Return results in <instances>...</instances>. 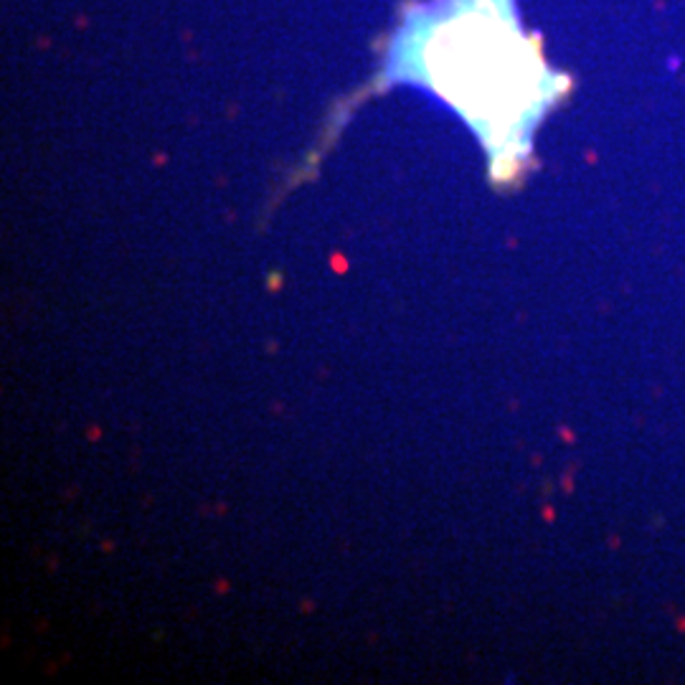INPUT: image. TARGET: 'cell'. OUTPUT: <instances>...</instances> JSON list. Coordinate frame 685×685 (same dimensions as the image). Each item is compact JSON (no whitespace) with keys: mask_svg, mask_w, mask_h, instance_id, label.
<instances>
[{"mask_svg":"<svg viewBox=\"0 0 685 685\" xmlns=\"http://www.w3.org/2000/svg\"><path fill=\"white\" fill-rule=\"evenodd\" d=\"M439 21L427 49L434 89L452 99L490 145H518L556 82H545L511 0H457Z\"/></svg>","mask_w":685,"mask_h":685,"instance_id":"1","label":"cell"}]
</instances>
